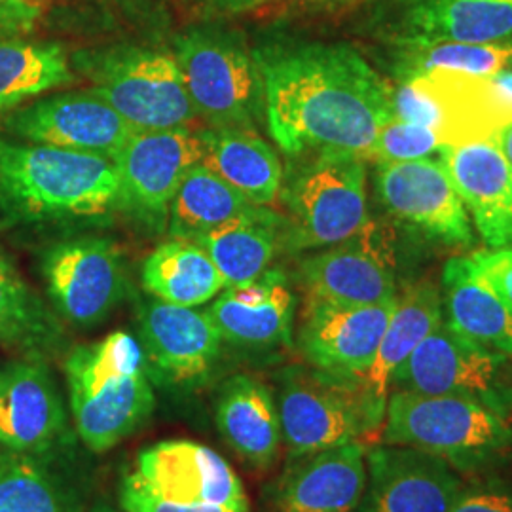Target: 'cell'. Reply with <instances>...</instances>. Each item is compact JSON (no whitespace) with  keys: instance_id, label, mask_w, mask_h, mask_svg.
Here are the masks:
<instances>
[{"instance_id":"obj_21","label":"cell","mask_w":512,"mask_h":512,"mask_svg":"<svg viewBox=\"0 0 512 512\" xmlns=\"http://www.w3.org/2000/svg\"><path fill=\"white\" fill-rule=\"evenodd\" d=\"M366 478V446L361 440L291 459L275 484V512H355Z\"/></svg>"},{"instance_id":"obj_1","label":"cell","mask_w":512,"mask_h":512,"mask_svg":"<svg viewBox=\"0 0 512 512\" xmlns=\"http://www.w3.org/2000/svg\"><path fill=\"white\" fill-rule=\"evenodd\" d=\"M253 57L268 128L291 156H365L393 118V86L349 44L274 42Z\"/></svg>"},{"instance_id":"obj_35","label":"cell","mask_w":512,"mask_h":512,"mask_svg":"<svg viewBox=\"0 0 512 512\" xmlns=\"http://www.w3.org/2000/svg\"><path fill=\"white\" fill-rule=\"evenodd\" d=\"M0 512H84V507L44 459L0 452Z\"/></svg>"},{"instance_id":"obj_37","label":"cell","mask_w":512,"mask_h":512,"mask_svg":"<svg viewBox=\"0 0 512 512\" xmlns=\"http://www.w3.org/2000/svg\"><path fill=\"white\" fill-rule=\"evenodd\" d=\"M120 509L126 512H249V509L222 507V505H192L165 499L154 494L147 486L137 480L133 473L124 476L120 486Z\"/></svg>"},{"instance_id":"obj_23","label":"cell","mask_w":512,"mask_h":512,"mask_svg":"<svg viewBox=\"0 0 512 512\" xmlns=\"http://www.w3.org/2000/svg\"><path fill=\"white\" fill-rule=\"evenodd\" d=\"M294 308L285 274L266 270L255 281L224 289L207 311L222 340L241 348H275L293 340Z\"/></svg>"},{"instance_id":"obj_10","label":"cell","mask_w":512,"mask_h":512,"mask_svg":"<svg viewBox=\"0 0 512 512\" xmlns=\"http://www.w3.org/2000/svg\"><path fill=\"white\" fill-rule=\"evenodd\" d=\"M507 355L463 338L444 317L393 376L395 391L450 395L490 406L501 416L512 414V382Z\"/></svg>"},{"instance_id":"obj_19","label":"cell","mask_w":512,"mask_h":512,"mask_svg":"<svg viewBox=\"0 0 512 512\" xmlns=\"http://www.w3.org/2000/svg\"><path fill=\"white\" fill-rule=\"evenodd\" d=\"M203 141L190 129L135 131L112 162L118 169L124 205L145 217H164L184 175L202 164Z\"/></svg>"},{"instance_id":"obj_11","label":"cell","mask_w":512,"mask_h":512,"mask_svg":"<svg viewBox=\"0 0 512 512\" xmlns=\"http://www.w3.org/2000/svg\"><path fill=\"white\" fill-rule=\"evenodd\" d=\"M2 126L27 143L114 158L135 129L97 93L48 95L4 116Z\"/></svg>"},{"instance_id":"obj_41","label":"cell","mask_w":512,"mask_h":512,"mask_svg":"<svg viewBox=\"0 0 512 512\" xmlns=\"http://www.w3.org/2000/svg\"><path fill=\"white\" fill-rule=\"evenodd\" d=\"M274 2L281 0H205V6L217 14H243Z\"/></svg>"},{"instance_id":"obj_43","label":"cell","mask_w":512,"mask_h":512,"mask_svg":"<svg viewBox=\"0 0 512 512\" xmlns=\"http://www.w3.org/2000/svg\"><path fill=\"white\" fill-rule=\"evenodd\" d=\"M93 512H126L124 509H112V507H99Z\"/></svg>"},{"instance_id":"obj_42","label":"cell","mask_w":512,"mask_h":512,"mask_svg":"<svg viewBox=\"0 0 512 512\" xmlns=\"http://www.w3.org/2000/svg\"><path fill=\"white\" fill-rule=\"evenodd\" d=\"M495 143L499 145L503 154L509 158V162L512 164V122L495 137Z\"/></svg>"},{"instance_id":"obj_17","label":"cell","mask_w":512,"mask_h":512,"mask_svg":"<svg viewBox=\"0 0 512 512\" xmlns=\"http://www.w3.org/2000/svg\"><path fill=\"white\" fill-rule=\"evenodd\" d=\"M148 372L175 387H196L213 374L222 336L209 311L184 308L162 300L139 313Z\"/></svg>"},{"instance_id":"obj_13","label":"cell","mask_w":512,"mask_h":512,"mask_svg":"<svg viewBox=\"0 0 512 512\" xmlns=\"http://www.w3.org/2000/svg\"><path fill=\"white\" fill-rule=\"evenodd\" d=\"M65 404L42 359L0 366V448L50 459L69 442Z\"/></svg>"},{"instance_id":"obj_38","label":"cell","mask_w":512,"mask_h":512,"mask_svg":"<svg viewBox=\"0 0 512 512\" xmlns=\"http://www.w3.org/2000/svg\"><path fill=\"white\" fill-rule=\"evenodd\" d=\"M450 512H512V488L501 482L463 486Z\"/></svg>"},{"instance_id":"obj_15","label":"cell","mask_w":512,"mask_h":512,"mask_svg":"<svg viewBox=\"0 0 512 512\" xmlns=\"http://www.w3.org/2000/svg\"><path fill=\"white\" fill-rule=\"evenodd\" d=\"M399 296L376 306H346L308 298L298 346L311 368L359 380L382 342Z\"/></svg>"},{"instance_id":"obj_25","label":"cell","mask_w":512,"mask_h":512,"mask_svg":"<svg viewBox=\"0 0 512 512\" xmlns=\"http://www.w3.org/2000/svg\"><path fill=\"white\" fill-rule=\"evenodd\" d=\"M442 321V298L431 283L412 285L399 296L372 365L359 378L366 408L376 431L384 425L385 406L395 372L423 338Z\"/></svg>"},{"instance_id":"obj_7","label":"cell","mask_w":512,"mask_h":512,"mask_svg":"<svg viewBox=\"0 0 512 512\" xmlns=\"http://www.w3.org/2000/svg\"><path fill=\"white\" fill-rule=\"evenodd\" d=\"M399 80L393 118L431 129L446 148L495 139L512 122L490 76L431 71Z\"/></svg>"},{"instance_id":"obj_18","label":"cell","mask_w":512,"mask_h":512,"mask_svg":"<svg viewBox=\"0 0 512 512\" xmlns=\"http://www.w3.org/2000/svg\"><path fill=\"white\" fill-rule=\"evenodd\" d=\"M131 473L171 501L249 509L243 484L228 461L192 440H164L143 448Z\"/></svg>"},{"instance_id":"obj_40","label":"cell","mask_w":512,"mask_h":512,"mask_svg":"<svg viewBox=\"0 0 512 512\" xmlns=\"http://www.w3.org/2000/svg\"><path fill=\"white\" fill-rule=\"evenodd\" d=\"M44 14V0H0V35L31 31Z\"/></svg>"},{"instance_id":"obj_26","label":"cell","mask_w":512,"mask_h":512,"mask_svg":"<svg viewBox=\"0 0 512 512\" xmlns=\"http://www.w3.org/2000/svg\"><path fill=\"white\" fill-rule=\"evenodd\" d=\"M444 321L482 348L512 357V315L473 256H454L442 270Z\"/></svg>"},{"instance_id":"obj_34","label":"cell","mask_w":512,"mask_h":512,"mask_svg":"<svg viewBox=\"0 0 512 512\" xmlns=\"http://www.w3.org/2000/svg\"><path fill=\"white\" fill-rule=\"evenodd\" d=\"M393 44L395 71L399 78L431 71H458L476 76H492L512 69V40L478 44L393 40Z\"/></svg>"},{"instance_id":"obj_36","label":"cell","mask_w":512,"mask_h":512,"mask_svg":"<svg viewBox=\"0 0 512 512\" xmlns=\"http://www.w3.org/2000/svg\"><path fill=\"white\" fill-rule=\"evenodd\" d=\"M444 145L440 143L437 133L431 129L391 118L374 143L366 150L365 160H376L378 164H395V162H412L423 158H442Z\"/></svg>"},{"instance_id":"obj_14","label":"cell","mask_w":512,"mask_h":512,"mask_svg":"<svg viewBox=\"0 0 512 512\" xmlns=\"http://www.w3.org/2000/svg\"><path fill=\"white\" fill-rule=\"evenodd\" d=\"M40 272L55 308L84 327L103 321L124 289L120 253L107 239L55 243L42 255Z\"/></svg>"},{"instance_id":"obj_6","label":"cell","mask_w":512,"mask_h":512,"mask_svg":"<svg viewBox=\"0 0 512 512\" xmlns=\"http://www.w3.org/2000/svg\"><path fill=\"white\" fill-rule=\"evenodd\" d=\"M296 249L332 247L368 224L366 160L351 152H317L283 190Z\"/></svg>"},{"instance_id":"obj_32","label":"cell","mask_w":512,"mask_h":512,"mask_svg":"<svg viewBox=\"0 0 512 512\" xmlns=\"http://www.w3.org/2000/svg\"><path fill=\"white\" fill-rule=\"evenodd\" d=\"M249 207L253 203L247 202L236 188L224 183L207 165L196 164L184 175L169 203L171 236L198 241Z\"/></svg>"},{"instance_id":"obj_2","label":"cell","mask_w":512,"mask_h":512,"mask_svg":"<svg viewBox=\"0 0 512 512\" xmlns=\"http://www.w3.org/2000/svg\"><path fill=\"white\" fill-rule=\"evenodd\" d=\"M124 205L105 156L0 137V217L18 226L95 219Z\"/></svg>"},{"instance_id":"obj_3","label":"cell","mask_w":512,"mask_h":512,"mask_svg":"<svg viewBox=\"0 0 512 512\" xmlns=\"http://www.w3.org/2000/svg\"><path fill=\"white\" fill-rule=\"evenodd\" d=\"M63 368L76 433L92 452L118 446L154 412L145 353L128 332L74 348Z\"/></svg>"},{"instance_id":"obj_29","label":"cell","mask_w":512,"mask_h":512,"mask_svg":"<svg viewBox=\"0 0 512 512\" xmlns=\"http://www.w3.org/2000/svg\"><path fill=\"white\" fill-rule=\"evenodd\" d=\"M279 220L268 207L253 205L194 243L213 260L226 289L236 287L268 270L277 251Z\"/></svg>"},{"instance_id":"obj_30","label":"cell","mask_w":512,"mask_h":512,"mask_svg":"<svg viewBox=\"0 0 512 512\" xmlns=\"http://www.w3.org/2000/svg\"><path fill=\"white\" fill-rule=\"evenodd\" d=\"M143 287L158 300L198 308L226 289L213 260L188 239L162 243L143 264Z\"/></svg>"},{"instance_id":"obj_28","label":"cell","mask_w":512,"mask_h":512,"mask_svg":"<svg viewBox=\"0 0 512 512\" xmlns=\"http://www.w3.org/2000/svg\"><path fill=\"white\" fill-rule=\"evenodd\" d=\"M202 164L236 188L253 205L270 207L279 198L283 169L279 158L253 129H207Z\"/></svg>"},{"instance_id":"obj_24","label":"cell","mask_w":512,"mask_h":512,"mask_svg":"<svg viewBox=\"0 0 512 512\" xmlns=\"http://www.w3.org/2000/svg\"><path fill=\"white\" fill-rule=\"evenodd\" d=\"M393 40H512V0H395Z\"/></svg>"},{"instance_id":"obj_22","label":"cell","mask_w":512,"mask_h":512,"mask_svg":"<svg viewBox=\"0 0 512 512\" xmlns=\"http://www.w3.org/2000/svg\"><path fill=\"white\" fill-rule=\"evenodd\" d=\"M440 160L488 249H512V164L495 139L444 148Z\"/></svg>"},{"instance_id":"obj_12","label":"cell","mask_w":512,"mask_h":512,"mask_svg":"<svg viewBox=\"0 0 512 512\" xmlns=\"http://www.w3.org/2000/svg\"><path fill=\"white\" fill-rule=\"evenodd\" d=\"M378 192L387 211L421 236L454 247L473 243L471 217L440 158L378 164Z\"/></svg>"},{"instance_id":"obj_4","label":"cell","mask_w":512,"mask_h":512,"mask_svg":"<svg viewBox=\"0 0 512 512\" xmlns=\"http://www.w3.org/2000/svg\"><path fill=\"white\" fill-rule=\"evenodd\" d=\"M382 442L416 448L459 473H478L511 448L512 427L509 418L473 399L393 391Z\"/></svg>"},{"instance_id":"obj_16","label":"cell","mask_w":512,"mask_h":512,"mask_svg":"<svg viewBox=\"0 0 512 512\" xmlns=\"http://www.w3.org/2000/svg\"><path fill=\"white\" fill-rule=\"evenodd\" d=\"M365 494L355 512H450L463 482L446 461L416 448L366 450Z\"/></svg>"},{"instance_id":"obj_33","label":"cell","mask_w":512,"mask_h":512,"mask_svg":"<svg viewBox=\"0 0 512 512\" xmlns=\"http://www.w3.org/2000/svg\"><path fill=\"white\" fill-rule=\"evenodd\" d=\"M54 315L31 287L0 260V342L29 359H40L59 342Z\"/></svg>"},{"instance_id":"obj_27","label":"cell","mask_w":512,"mask_h":512,"mask_svg":"<svg viewBox=\"0 0 512 512\" xmlns=\"http://www.w3.org/2000/svg\"><path fill=\"white\" fill-rule=\"evenodd\" d=\"M215 421L220 437L247 465L268 469L279 458L281 420L264 382L245 374L230 378L217 397Z\"/></svg>"},{"instance_id":"obj_8","label":"cell","mask_w":512,"mask_h":512,"mask_svg":"<svg viewBox=\"0 0 512 512\" xmlns=\"http://www.w3.org/2000/svg\"><path fill=\"white\" fill-rule=\"evenodd\" d=\"M275 403L291 459L376 433L359 380L287 368L279 376Z\"/></svg>"},{"instance_id":"obj_20","label":"cell","mask_w":512,"mask_h":512,"mask_svg":"<svg viewBox=\"0 0 512 512\" xmlns=\"http://www.w3.org/2000/svg\"><path fill=\"white\" fill-rule=\"evenodd\" d=\"M300 279L311 300L346 306H376L395 300L393 260L370 224L348 241L310 256L300 266Z\"/></svg>"},{"instance_id":"obj_9","label":"cell","mask_w":512,"mask_h":512,"mask_svg":"<svg viewBox=\"0 0 512 512\" xmlns=\"http://www.w3.org/2000/svg\"><path fill=\"white\" fill-rule=\"evenodd\" d=\"M175 57L200 118L213 129H253L262 82L238 38L196 29L177 40Z\"/></svg>"},{"instance_id":"obj_5","label":"cell","mask_w":512,"mask_h":512,"mask_svg":"<svg viewBox=\"0 0 512 512\" xmlns=\"http://www.w3.org/2000/svg\"><path fill=\"white\" fill-rule=\"evenodd\" d=\"M74 65L135 131L188 129L198 118L175 54L112 46L78 52Z\"/></svg>"},{"instance_id":"obj_31","label":"cell","mask_w":512,"mask_h":512,"mask_svg":"<svg viewBox=\"0 0 512 512\" xmlns=\"http://www.w3.org/2000/svg\"><path fill=\"white\" fill-rule=\"evenodd\" d=\"M73 82V69L59 44L0 40V114Z\"/></svg>"},{"instance_id":"obj_39","label":"cell","mask_w":512,"mask_h":512,"mask_svg":"<svg viewBox=\"0 0 512 512\" xmlns=\"http://www.w3.org/2000/svg\"><path fill=\"white\" fill-rule=\"evenodd\" d=\"M473 260L512 315V249L482 251L475 253Z\"/></svg>"}]
</instances>
